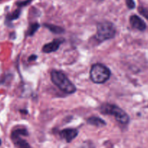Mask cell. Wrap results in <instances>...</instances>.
Instances as JSON below:
<instances>
[{
  "mask_svg": "<svg viewBox=\"0 0 148 148\" xmlns=\"http://www.w3.org/2000/svg\"><path fill=\"white\" fill-rule=\"evenodd\" d=\"M51 79L57 88L65 93L72 94L76 92L75 85L62 72L55 69L52 70L51 72Z\"/></svg>",
  "mask_w": 148,
  "mask_h": 148,
  "instance_id": "obj_1",
  "label": "cell"
},
{
  "mask_svg": "<svg viewBox=\"0 0 148 148\" xmlns=\"http://www.w3.org/2000/svg\"><path fill=\"white\" fill-rule=\"evenodd\" d=\"M99 110L101 114L114 116L116 120L121 125H127L130 122V116L128 114L117 106L110 103H104L100 107Z\"/></svg>",
  "mask_w": 148,
  "mask_h": 148,
  "instance_id": "obj_2",
  "label": "cell"
},
{
  "mask_svg": "<svg viewBox=\"0 0 148 148\" xmlns=\"http://www.w3.org/2000/svg\"><path fill=\"white\" fill-rule=\"evenodd\" d=\"M111 77V71L108 67L101 64H95L90 72V79L96 84L105 83Z\"/></svg>",
  "mask_w": 148,
  "mask_h": 148,
  "instance_id": "obj_3",
  "label": "cell"
},
{
  "mask_svg": "<svg viewBox=\"0 0 148 148\" xmlns=\"http://www.w3.org/2000/svg\"><path fill=\"white\" fill-rule=\"evenodd\" d=\"M116 35L115 26L110 22H102L97 25V32L95 39L99 42L114 38Z\"/></svg>",
  "mask_w": 148,
  "mask_h": 148,
  "instance_id": "obj_4",
  "label": "cell"
},
{
  "mask_svg": "<svg viewBox=\"0 0 148 148\" xmlns=\"http://www.w3.org/2000/svg\"><path fill=\"white\" fill-rule=\"evenodd\" d=\"M28 132L25 128H17L13 130L11 134V139L14 145L17 148H30V145L26 140H23L21 137L27 136Z\"/></svg>",
  "mask_w": 148,
  "mask_h": 148,
  "instance_id": "obj_5",
  "label": "cell"
},
{
  "mask_svg": "<svg viewBox=\"0 0 148 148\" xmlns=\"http://www.w3.org/2000/svg\"><path fill=\"white\" fill-rule=\"evenodd\" d=\"M59 135L66 143H71L78 135V131L76 129H65L59 132Z\"/></svg>",
  "mask_w": 148,
  "mask_h": 148,
  "instance_id": "obj_6",
  "label": "cell"
},
{
  "mask_svg": "<svg viewBox=\"0 0 148 148\" xmlns=\"http://www.w3.org/2000/svg\"><path fill=\"white\" fill-rule=\"evenodd\" d=\"M64 42V39L62 38H58V39H54L53 41L51 42V43H47V44H45L43 46L42 51H43V53H52V52H54L56 51H57L59 49V46Z\"/></svg>",
  "mask_w": 148,
  "mask_h": 148,
  "instance_id": "obj_7",
  "label": "cell"
},
{
  "mask_svg": "<svg viewBox=\"0 0 148 148\" xmlns=\"http://www.w3.org/2000/svg\"><path fill=\"white\" fill-rule=\"evenodd\" d=\"M132 27L140 31H144L146 29V24L140 17L137 15H132L130 19Z\"/></svg>",
  "mask_w": 148,
  "mask_h": 148,
  "instance_id": "obj_8",
  "label": "cell"
},
{
  "mask_svg": "<svg viewBox=\"0 0 148 148\" xmlns=\"http://www.w3.org/2000/svg\"><path fill=\"white\" fill-rule=\"evenodd\" d=\"M88 124H90V125L95 126V127H103V126L106 125V123L103 119H101L100 117L98 116H91L87 120Z\"/></svg>",
  "mask_w": 148,
  "mask_h": 148,
  "instance_id": "obj_9",
  "label": "cell"
},
{
  "mask_svg": "<svg viewBox=\"0 0 148 148\" xmlns=\"http://www.w3.org/2000/svg\"><path fill=\"white\" fill-rule=\"evenodd\" d=\"M44 26L46 27H47L50 31H51L52 33H56V34H59V33H62L64 32L62 27H59V26L54 25H51V24H46L44 25Z\"/></svg>",
  "mask_w": 148,
  "mask_h": 148,
  "instance_id": "obj_10",
  "label": "cell"
},
{
  "mask_svg": "<svg viewBox=\"0 0 148 148\" xmlns=\"http://www.w3.org/2000/svg\"><path fill=\"white\" fill-rule=\"evenodd\" d=\"M40 27V25L38 23H33V24H31L30 26H29V28L27 30V35L28 36H32L36 33V32L38 30V28Z\"/></svg>",
  "mask_w": 148,
  "mask_h": 148,
  "instance_id": "obj_11",
  "label": "cell"
},
{
  "mask_svg": "<svg viewBox=\"0 0 148 148\" xmlns=\"http://www.w3.org/2000/svg\"><path fill=\"white\" fill-rule=\"evenodd\" d=\"M20 13H21L20 10H15V11L13 12L12 13H11V14H8V15L7 16V20H8V21H12V20H16V19H17L20 17Z\"/></svg>",
  "mask_w": 148,
  "mask_h": 148,
  "instance_id": "obj_12",
  "label": "cell"
},
{
  "mask_svg": "<svg viewBox=\"0 0 148 148\" xmlns=\"http://www.w3.org/2000/svg\"><path fill=\"white\" fill-rule=\"evenodd\" d=\"M139 12H140V13L142 15L144 16L147 20H148V10H147L146 8H144V7H140L139 8Z\"/></svg>",
  "mask_w": 148,
  "mask_h": 148,
  "instance_id": "obj_13",
  "label": "cell"
},
{
  "mask_svg": "<svg viewBox=\"0 0 148 148\" xmlns=\"http://www.w3.org/2000/svg\"><path fill=\"white\" fill-rule=\"evenodd\" d=\"M79 148H95L93 144L90 142H85Z\"/></svg>",
  "mask_w": 148,
  "mask_h": 148,
  "instance_id": "obj_14",
  "label": "cell"
},
{
  "mask_svg": "<svg viewBox=\"0 0 148 148\" xmlns=\"http://www.w3.org/2000/svg\"><path fill=\"white\" fill-rule=\"evenodd\" d=\"M126 3H127L128 8L134 9L135 7V2L134 1V0H126Z\"/></svg>",
  "mask_w": 148,
  "mask_h": 148,
  "instance_id": "obj_15",
  "label": "cell"
},
{
  "mask_svg": "<svg viewBox=\"0 0 148 148\" xmlns=\"http://www.w3.org/2000/svg\"><path fill=\"white\" fill-rule=\"evenodd\" d=\"M31 1L32 0H25V1H19V2L17 3V5L20 7H25V6L30 4V3L31 2Z\"/></svg>",
  "mask_w": 148,
  "mask_h": 148,
  "instance_id": "obj_16",
  "label": "cell"
},
{
  "mask_svg": "<svg viewBox=\"0 0 148 148\" xmlns=\"http://www.w3.org/2000/svg\"><path fill=\"white\" fill-rule=\"evenodd\" d=\"M36 59H37V56H36V55H31V56L28 58V61L29 62H32V61L36 60Z\"/></svg>",
  "mask_w": 148,
  "mask_h": 148,
  "instance_id": "obj_17",
  "label": "cell"
},
{
  "mask_svg": "<svg viewBox=\"0 0 148 148\" xmlns=\"http://www.w3.org/2000/svg\"><path fill=\"white\" fill-rule=\"evenodd\" d=\"M95 1H103V0H95Z\"/></svg>",
  "mask_w": 148,
  "mask_h": 148,
  "instance_id": "obj_18",
  "label": "cell"
},
{
  "mask_svg": "<svg viewBox=\"0 0 148 148\" xmlns=\"http://www.w3.org/2000/svg\"><path fill=\"white\" fill-rule=\"evenodd\" d=\"M1 140H0V145H1Z\"/></svg>",
  "mask_w": 148,
  "mask_h": 148,
  "instance_id": "obj_19",
  "label": "cell"
},
{
  "mask_svg": "<svg viewBox=\"0 0 148 148\" xmlns=\"http://www.w3.org/2000/svg\"><path fill=\"white\" fill-rule=\"evenodd\" d=\"M107 148H111V147H107Z\"/></svg>",
  "mask_w": 148,
  "mask_h": 148,
  "instance_id": "obj_20",
  "label": "cell"
}]
</instances>
